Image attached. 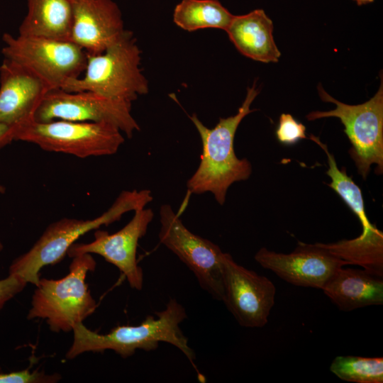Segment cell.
<instances>
[{
    "mask_svg": "<svg viewBox=\"0 0 383 383\" xmlns=\"http://www.w3.org/2000/svg\"><path fill=\"white\" fill-rule=\"evenodd\" d=\"M11 128L13 141L30 143L48 152L79 158L113 155L124 143L122 132L105 123L30 119Z\"/></svg>",
    "mask_w": 383,
    "mask_h": 383,
    "instance_id": "8992f818",
    "label": "cell"
},
{
    "mask_svg": "<svg viewBox=\"0 0 383 383\" xmlns=\"http://www.w3.org/2000/svg\"><path fill=\"white\" fill-rule=\"evenodd\" d=\"M322 101L334 104L336 107L331 111H315L306 118L314 121L323 118H338L345 128L351 148L350 157L354 161L359 174L367 179L372 165H376L375 172H383V82L377 92L366 102L349 105L338 101L329 95L321 87H318Z\"/></svg>",
    "mask_w": 383,
    "mask_h": 383,
    "instance_id": "52a82bcc",
    "label": "cell"
},
{
    "mask_svg": "<svg viewBox=\"0 0 383 383\" xmlns=\"http://www.w3.org/2000/svg\"><path fill=\"white\" fill-rule=\"evenodd\" d=\"M321 290L343 311L383 304V277L365 270L343 266Z\"/></svg>",
    "mask_w": 383,
    "mask_h": 383,
    "instance_id": "2e32d148",
    "label": "cell"
},
{
    "mask_svg": "<svg viewBox=\"0 0 383 383\" xmlns=\"http://www.w3.org/2000/svg\"><path fill=\"white\" fill-rule=\"evenodd\" d=\"M132 103L90 91L49 90L36 109L33 120H67L105 123L118 128L128 138L140 130L131 114Z\"/></svg>",
    "mask_w": 383,
    "mask_h": 383,
    "instance_id": "30bf717a",
    "label": "cell"
},
{
    "mask_svg": "<svg viewBox=\"0 0 383 383\" xmlns=\"http://www.w3.org/2000/svg\"><path fill=\"white\" fill-rule=\"evenodd\" d=\"M259 94L255 83L247 89L246 96L236 114L220 118L213 128H209L196 114L189 116L199 132L202 143L200 164L187 182L188 192L201 194L211 192L216 201L225 203L228 188L234 182L248 179L252 165L247 158L239 159L234 150V138L242 120L250 113V105Z\"/></svg>",
    "mask_w": 383,
    "mask_h": 383,
    "instance_id": "6da1fadb",
    "label": "cell"
},
{
    "mask_svg": "<svg viewBox=\"0 0 383 383\" xmlns=\"http://www.w3.org/2000/svg\"><path fill=\"white\" fill-rule=\"evenodd\" d=\"M152 199L148 189L123 191L107 211L96 218L87 220L63 218L52 223L28 251L12 262L9 274H17L27 283L36 286L40 270L46 265L60 262L70 246L83 235L119 221L128 211L145 208Z\"/></svg>",
    "mask_w": 383,
    "mask_h": 383,
    "instance_id": "3957f363",
    "label": "cell"
},
{
    "mask_svg": "<svg viewBox=\"0 0 383 383\" xmlns=\"http://www.w3.org/2000/svg\"><path fill=\"white\" fill-rule=\"evenodd\" d=\"M60 379L58 374H47L43 371H30V368L4 372L0 367V383H54Z\"/></svg>",
    "mask_w": 383,
    "mask_h": 383,
    "instance_id": "603a6c76",
    "label": "cell"
},
{
    "mask_svg": "<svg viewBox=\"0 0 383 383\" xmlns=\"http://www.w3.org/2000/svg\"><path fill=\"white\" fill-rule=\"evenodd\" d=\"M4 249V245L0 241V251H1Z\"/></svg>",
    "mask_w": 383,
    "mask_h": 383,
    "instance_id": "83f0119b",
    "label": "cell"
},
{
    "mask_svg": "<svg viewBox=\"0 0 383 383\" xmlns=\"http://www.w3.org/2000/svg\"><path fill=\"white\" fill-rule=\"evenodd\" d=\"M131 220L114 233L96 230L94 240L87 243L72 244L67 255L73 257L89 253L103 257L108 262L115 265L126 277L129 285L141 290L143 285V272L136 259L139 240L145 235L153 219L152 209L143 208L134 211Z\"/></svg>",
    "mask_w": 383,
    "mask_h": 383,
    "instance_id": "7c38bea8",
    "label": "cell"
},
{
    "mask_svg": "<svg viewBox=\"0 0 383 383\" xmlns=\"http://www.w3.org/2000/svg\"><path fill=\"white\" fill-rule=\"evenodd\" d=\"M49 90L35 74L4 58L0 66V123L14 127L33 119Z\"/></svg>",
    "mask_w": 383,
    "mask_h": 383,
    "instance_id": "9a60e30c",
    "label": "cell"
},
{
    "mask_svg": "<svg viewBox=\"0 0 383 383\" xmlns=\"http://www.w3.org/2000/svg\"><path fill=\"white\" fill-rule=\"evenodd\" d=\"M27 282L18 275L9 274L5 279H0V310L6 302L21 292Z\"/></svg>",
    "mask_w": 383,
    "mask_h": 383,
    "instance_id": "cb8c5ba5",
    "label": "cell"
},
{
    "mask_svg": "<svg viewBox=\"0 0 383 383\" xmlns=\"http://www.w3.org/2000/svg\"><path fill=\"white\" fill-rule=\"evenodd\" d=\"M309 139L320 146L327 156L328 168L326 174L331 179L328 186L341 197L361 223L362 233L358 237L353 238L354 243L370 250H383V233L368 219L361 189L348 175L345 167L338 168L334 155L318 137L311 134Z\"/></svg>",
    "mask_w": 383,
    "mask_h": 383,
    "instance_id": "ac0fdd59",
    "label": "cell"
},
{
    "mask_svg": "<svg viewBox=\"0 0 383 383\" xmlns=\"http://www.w3.org/2000/svg\"><path fill=\"white\" fill-rule=\"evenodd\" d=\"M255 261L272 271L282 279L298 287L322 289L330 277L346 262L332 254L321 245L299 242L289 253L276 252L261 248Z\"/></svg>",
    "mask_w": 383,
    "mask_h": 383,
    "instance_id": "4fadbf2b",
    "label": "cell"
},
{
    "mask_svg": "<svg viewBox=\"0 0 383 383\" xmlns=\"http://www.w3.org/2000/svg\"><path fill=\"white\" fill-rule=\"evenodd\" d=\"M233 16L218 0H182L174 9L173 21L189 32L204 28L226 30Z\"/></svg>",
    "mask_w": 383,
    "mask_h": 383,
    "instance_id": "ffe728a7",
    "label": "cell"
},
{
    "mask_svg": "<svg viewBox=\"0 0 383 383\" xmlns=\"http://www.w3.org/2000/svg\"><path fill=\"white\" fill-rule=\"evenodd\" d=\"M358 5L366 4L368 3H372L374 0H354Z\"/></svg>",
    "mask_w": 383,
    "mask_h": 383,
    "instance_id": "484cf974",
    "label": "cell"
},
{
    "mask_svg": "<svg viewBox=\"0 0 383 383\" xmlns=\"http://www.w3.org/2000/svg\"><path fill=\"white\" fill-rule=\"evenodd\" d=\"M187 317L183 306L171 299L165 309L155 312V316L149 315L137 326H117L106 334H99L88 329L82 322L78 323L72 328L74 340L66 357L73 359L86 352L111 350L126 358L137 350H155L160 342H165L178 348L192 362L195 353L179 327Z\"/></svg>",
    "mask_w": 383,
    "mask_h": 383,
    "instance_id": "7a4b0ae2",
    "label": "cell"
},
{
    "mask_svg": "<svg viewBox=\"0 0 383 383\" xmlns=\"http://www.w3.org/2000/svg\"><path fill=\"white\" fill-rule=\"evenodd\" d=\"M160 243L194 273L201 289L222 301L225 252L218 245L190 231L170 204L160 206Z\"/></svg>",
    "mask_w": 383,
    "mask_h": 383,
    "instance_id": "9c48e42d",
    "label": "cell"
},
{
    "mask_svg": "<svg viewBox=\"0 0 383 383\" xmlns=\"http://www.w3.org/2000/svg\"><path fill=\"white\" fill-rule=\"evenodd\" d=\"M72 258L69 273L63 278L39 279L27 316L28 319H45L54 332L72 331L96 308L85 282L87 273L95 270L96 262L89 253Z\"/></svg>",
    "mask_w": 383,
    "mask_h": 383,
    "instance_id": "5b68a950",
    "label": "cell"
},
{
    "mask_svg": "<svg viewBox=\"0 0 383 383\" xmlns=\"http://www.w3.org/2000/svg\"><path fill=\"white\" fill-rule=\"evenodd\" d=\"M276 137L282 144L294 145L299 140L307 138L306 127L291 114L282 113L276 130Z\"/></svg>",
    "mask_w": 383,
    "mask_h": 383,
    "instance_id": "7402d4cb",
    "label": "cell"
},
{
    "mask_svg": "<svg viewBox=\"0 0 383 383\" xmlns=\"http://www.w3.org/2000/svg\"><path fill=\"white\" fill-rule=\"evenodd\" d=\"M226 32L243 55L264 63L278 62L281 52L274 40L273 23L264 10L234 15Z\"/></svg>",
    "mask_w": 383,
    "mask_h": 383,
    "instance_id": "e0dca14e",
    "label": "cell"
},
{
    "mask_svg": "<svg viewBox=\"0 0 383 383\" xmlns=\"http://www.w3.org/2000/svg\"><path fill=\"white\" fill-rule=\"evenodd\" d=\"M28 12L18 35L70 40L73 22L71 0H27Z\"/></svg>",
    "mask_w": 383,
    "mask_h": 383,
    "instance_id": "d6986e66",
    "label": "cell"
},
{
    "mask_svg": "<svg viewBox=\"0 0 383 383\" xmlns=\"http://www.w3.org/2000/svg\"><path fill=\"white\" fill-rule=\"evenodd\" d=\"M70 40L88 55L103 52L126 31L121 11L113 0H71Z\"/></svg>",
    "mask_w": 383,
    "mask_h": 383,
    "instance_id": "5bb4252c",
    "label": "cell"
},
{
    "mask_svg": "<svg viewBox=\"0 0 383 383\" xmlns=\"http://www.w3.org/2000/svg\"><path fill=\"white\" fill-rule=\"evenodd\" d=\"M12 141V128L0 123V148L11 143Z\"/></svg>",
    "mask_w": 383,
    "mask_h": 383,
    "instance_id": "d4e9b609",
    "label": "cell"
},
{
    "mask_svg": "<svg viewBox=\"0 0 383 383\" xmlns=\"http://www.w3.org/2000/svg\"><path fill=\"white\" fill-rule=\"evenodd\" d=\"M5 190H6V189H5L4 186L0 184V194L4 193Z\"/></svg>",
    "mask_w": 383,
    "mask_h": 383,
    "instance_id": "4316f807",
    "label": "cell"
},
{
    "mask_svg": "<svg viewBox=\"0 0 383 383\" xmlns=\"http://www.w3.org/2000/svg\"><path fill=\"white\" fill-rule=\"evenodd\" d=\"M2 40L4 58L35 74L50 90L61 89L85 70L88 54L71 40L7 33Z\"/></svg>",
    "mask_w": 383,
    "mask_h": 383,
    "instance_id": "ba28073f",
    "label": "cell"
},
{
    "mask_svg": "<svg viewBox=\"0 0 383 383\" xmlns=\"http://www.w3.org/2000/svg\"><path fill=\"white\" fill-rule=\"evenodd\" d=\"M223 283L222 301L239 325L262 328L267 323L276 295L271 280L239 265L225 252Z\"/></svg>",
    "mask_w": 383,
    "mask_h": 383,
    "instance_id": "8fae6325",
    "label": "cell"
},
{
    "mask_svg": "<svg viewBox=\"0 0 383 383\" xmlns=\"http://www.w3.org/2000/svg\"><path fill=\"white\" fill-rule=\"evenodd\" d=\"M330 371L339 379L355 383H382L383 357L336 356Z\"/></svg>",
    "mask_w": 383,
    "mask_h": 383,
    "instance_id": "44dd1931",
    "label": "cell"
},
{
    "mask_svg": "<svg viewBox=\"0 0 383 383\" xmlns=\"http://www.w3.org/2000/svg\"><path fill=\"white\" fill-rule=\"evenodd\" d=\"M140 61L141 52L133 33L126 30L103 52L87 55L84 75L69 81L61 89L67 91H90L132 103L149 91Z\"/></svg>",
    "mask_w": 383,
    "mask_h": 383,
    "instance_id": "277c9868",
    "label": "cell"
}]
</instances>
